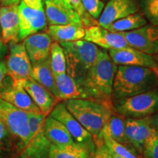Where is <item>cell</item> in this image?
<instances>
[{"label":"cell","instance_id":"cell-1","mask_svg":"<svg viewBox=\"0 0 158 158\" xmlns=\"http://www.w3.org/2000/svg\"><path fill=\"white\" fill-rule=\"evenodd\" d=\"M116 68L117 65L107 51L100 48L95 62L78 84L85 98L113 104L112 92Z\"/></svg>","mask_w":158,"mask_h":158},{"label":"cell","instance_id":"cell-2","mask_svg":"<svg viewBox=\"0 0 158 158\" xmlns=\"http://www.w3.org/2000/svg\"><path fill=\"white\" fill-rule=\"evenodd\" d=\"M65 107L91 133L95 142L110 116L115 113L113 104L89 98L62 100Z\"/></svg>","mask_w":158,"mask_h":158},{"label":"cell","instance_id":"cell-3","mask_svg":"<svg viewBox=\"0 0 158 158\" xmlns=\"http://www.w3.org/2000/svg\"><path fill=\"white\" fill-rule=\"evenodd\" d=\"M158 81L152 68L117 65L114 79L112 100L128 98L157 87Z\"/></svg>","mask_w":158,"mask_h":158},{"label":"cell","instance_id":"cell-4","mask_svg":"<svg viewBox=\"0 0 158 158\" xmlns=\"http://www.w3.org/2000/svg\"><path fill=\"white\" fill-rule=\"evenodd\" d=\"M59 43L64 51L66 73L78 84L95 62L100 48L85 40Z\"/></svg>","mask_w":158,"mask_h":158},{"label":"cell","instance_id":"cell-5","mask_svg":"<svg viewBox=\"0 0 158 158\" xmlns=\"http://www.w3.org/2000/svg\"><path fill=\"white\" fill-rule=\"evenodd\" d=\"M116 113L125 118H143L158 111V88L128 98L113 99Z\"/></svg>","mask_w":158,"mask_h":158},{"label":"cell","instance_id":"cell-6","mask_svg":"<svg viewBox=\"0 0 158 158\" xmlns=\"http://www.w3.org/2000/svg\"><path fill=\"white\" fill-rule=\"evenodd\" d=\"M19 40L39 32L46 28L47 20L43 0H20L18 5Z\"/></svg>","mask_w":158,"mask_h":158},{"label":"cell","instance_id":"cell-7","mask_svg":"<svg viewBox=\"0 0 158 158\" xmlns=\"http://www.w3.org/2000/svg\"><path fill=\"white\" fill-rule=\"evenodd\" d=\"M29 112L19 109L0 98V120L16 143L18 152L29 139Z\"/></svg>","mask_w":158,"mask_h":158},{"label":"cell","instance_id":"cell-8","mask_svg":"<svg viewBox=\"0 0 158 158\" xmlns=\"http://www.w3.org/2000/svg\"><path fill=\"white\" fill-rule=\"evenodd\" d=\"M45 119L42 113L29 114V139L18 152V158H48L51 143L44 133Z\"/></svg>","mask_w":158,"mask_h":158},{"label":"cell","instance_id":"cell-9","mask_svg":"<svg viewBox=\"0 0 158 158\" xmlns=\"http://www.w3.org/2000/svg\"><path fill=\"white\" fill-rule=\"evenodd\" d=\"M49 115L62 122L68 129L74 141L86 148L89 155L94 151L95 143L92 135L70 114L62 101L57 102Z\"/></svg>","mask_w":158,"mask_h":158},{"label":"cell","instance_id":"cell-10","mask_svg":"<svg viewBox=\"0 0 158 158\" xmlns=\"http://www.w3.org/2000/svg\"><path fill=\"white\" fill-rule=\"evenodd\" d=\"M9 43L10 51L5 64L7 76L13 81L30 78L32 64L23 43Z\"/></svg>","mask_w":158,"mask_h":158},{"label":"cell","instance_id":"cell-11","mask_svg":"<svg viewBox=\"0 0 158 158\" xmlns=\"http://www.w3.org/2000/svg\"><path fill=\"white\" fill-rule=\"evenodd\" d=\"M8 78L0 87V98L25 111L42 113L23 87V80L13 81Z\"/></svg>","mask_w":158,"mask_h":158},{"label":"cell","instance_id":"cell-12","mask_svg":"<svg viewBox=\"0 0 158 158\" xmlns=\"http://www.w3.org/2000/svg\"><path fill=\"white\" fill-rule=\"evenodd\" d=\"M132 48L146 54L154 55L158 52V27L151 23L129 31L120 32Z\"/></svg>","mask_w":158,"mask_h":158},{"label":"cell","instance_id":"cell-13","mask_svg":"<svg viewBox=\"0 0 158 158\" xmlns=\"http://www.w3.org/2000/svg\"><path fill=\"white\" fill-rule=\"evenodd\" d=\"M45 12L49 25H78L82 21L69 0H44Z\"/></svg>","mask_w":158,"mask_h":158},{"label":"cell","instance_id":"cell-14","mask_svg":"<svg viewBox=\"0 0 158 158\" xmlns=\"http://www.w3.org/2000/svg\"><path fill=\"white\" fill-rule=\"evenodd\" d=\"M84 40L106 50L130 47L121 33L114 32L99 25L85 29Z\"/></svg>","mask_w":158,"mask_h":158},{"label":"cell","instance_id":"cell-15","mask_svg":"<svg viewBox=\"0 0 158 158\" xmlns=\"http://www.w3.org/2000/svg\"><path fill=\"white\" fill-rule=\"evenodd\" d=\"M108 51L109 56L116 65L140 66L152 69L158 67V63L153 55L146 54L132 47Z\"/></svg>","mask_w":158,"mask_h":158},{"label":"cell","instance_id":"cell-16","mask_svg":"<svg viewBox=\"0 0 158 158\" xmlns=\"http://www.w3.org/2000/svg\"><path fill=\"white\" fill-rule=\"evenodd\" d=\"M139 10L138 0H109L99 17L98 25L105 27Z\"/></svg>","mask_w":158,"mask_h":158},{"label":"cell","instance_id":"cell-17","mask_svg":"<svg viewBox=\"0 0 158 158\" xmlns=\"http://www.w3.org/2000/svg\"><path fill=\"white\" fill-rule=\"evenodd\" d=\"M153 130L143 118H126L124 135L127 145L141 154L144 143Z\"/></svg>","mask_w":158,"mask_h":158},{"label":"cell","instance_id":"cell-18","mask_svg":"<svg viewBox=\"0 0 158 158\" xmlns=\"http://www.w3.org/2000/svg\"><path fill=\"white\" fill-rule=\"evenodd\" d=\"M18 5L19 3L3 5L0 7V28L2 40L4 43L20 41Z\"/></svg>","mask_w":158,"mask_h":158},{"label":"cell","instance_id":"cell-19","mask_svg":"<svg viewBox=\"0 0 158 158\" xmlns=\"http://www.w3.org/2000/svg\"><path fill=\"white\" fill-rule=\"evenodd\" d=\"M23 87L40 111L48 116L59 100L44 86L31 78L23 81Z\"/></svg>","mask_w":158,"mask_h":158},{"label":"cell","instance_id":"cell-20","mask_svg":"<svg viewBox=\"0 0 158 158\" xmlns=\"http://www.w3.org/2000/svg\"><path fill=\"white\" fill-rule=\"evenodd\" d=\"M23 43L32 64L49 56L52 39L47 32H37L26 37Z\"/></svg>","mask_w":158,"mask_h":158},{"label":"cell","instance_id":"cell-21","mask_svg":"<svg viewBox=\"0 0 158 158\" xmlns=\"http://www.w3.org/2000/svg\"><path fill=\"white\" fill-rule=\"evenodd\" d=\"M31 78L51 92L59 100V94L55 82L54 75L51 70L50 56L43 60L32 63Z\"/></svg>","mask_w":158,"mask_h":158},{"label":"cell","instance_id":"cell-22","mask_svg":"<svg viewBox=\"0 0 158 158\" xmlns=\"http://www.w3.org/2000/svg\"><path fill=\"white\" fill-rule=\"evenodd\" d=\"M44 133L51 144L66 146L76 143L64 124L50 115L45 117Z\"/></svg>","mask_w":158,"mask_h":158},{"label":"cell","instance_id":"cell-23","mask_svg":"<svg viewBox=\"0 0 158 158\" xmlns=\"http://www.w3.org/2000/svg\"><path fill=\"white\" fill-rule=\"evenodd\" d=\"M125 120V117L116 112L112 114L102 127L98 141L94 142L95 144L102 142V138L107 137L114 139L118 143L127 146L124 135Z\"/></svg>","mask_w":158,"mask_h":158},{"label":"cell","instance_id":"cell-24","mask_svg":"<svg viewBox=\"0 0 158 158\" xmlns=\"http://www.w3.org/2000/svg\"><path fill=\"white\" fill-rule=\"evenodd\" d=\"M48 34L55 42H71L83 40L85 35V29L78 25H50Z\"/></svg>","mask_w":158,"mask_h":158},{"label":"cell","instance_id":"cell-25","mask_svg":"<svg viewBox=\"0 0 158 158\" xmlns=\"http://www.w3.org/2000/svg\"><path fill=\"white\" fill-rule=\"evenodd\" d=\"M54 78L60 101L70 99L85 98L76 81L67 73L54 75Z\"/></svg>","mask_w":158,"mask_h":158},{"label":"cell","instance_id":"cell-26","mask_svg":"<svg viewBox=\"0 0 158 158\" xmlns=\"http://www.w3.org/2000/svg\"><path fill=\"white\" fill-rule=\"evenodd\" d=\"M48 158H89V152L76 143L66 146L51 144Z\"/></svg>","mask_w":158,"mask_h":158},{"label":"cell","instance_id":"cell-27","mask_svg":"<svg viewBox=\"0 0 158 158\" xmlns=\"http://www.w3.org/2000/svg\"><path fill=\"white\" fill-rule=\"evenodd\" d=\"M146 24H147V20L141 13L136 12L133 14L114 21L105 27V28L114 32H122L134 30Z\"/></svg>","mask_w":158,"mask_h":158},{"label":"cell","instance_id":"cell-28","mask_svg":"<svg viewBox=\"0 0 158 158\" xmlns=\"http://www.w3.org/2000/svg\"><path fill=\"white\" fill-rule=\"evenodd\" d=\"M50 62L54 75L66 73V58L64 49L57 42L51 43L50 48Z\"/></svg>","mask_w":158,"mask_h":158},{"label":"cell","instance_id":"cell-29","mask_svg":"<svg viewBox=\"0 0 158 158\" xmlns=\"http://www.w3.org/2000/svg\"><path fill=\"white\" fill-rule=\"evenodd\" d=\"M141 13L151 24L158 27V0H138Z\"/></svg>","mask_w":158,"mask_h":158},{"label":"cell","instance_id":"cell-30","mask_svg":"<svg viewBox=\"0 0 158 158\" xmlns=\"http://www.w3.org/2000/svg\"><path fill=\"white\" fill-rule=\"evenodd\" d=\"M102 140L110 151L116 155L121 156L123 158H138L135 154L136 151L133 148L118 143L110 138L104 137Z\"/></svg>","mask_w":158,"mask_h":158},{"label":"cell","instance_id":"cell-31","mask_svg":"<svg viewBox=\"0 0 158 158\" xmlns=\"http://www.w3.org/2000/svg\"><path fill=\"white\" fill-rule=\"evenodd\" d=\"M18 148L15 140L0 120V158H4L13 149Z\"/></svg>","mask_w":158,"mask_h":158},{"label":"cell","instance_id":"cell-32","mask_svg":"<svg viewBox=\"0 0 158 158\" xmlns=\"http://www.w3.org/2000/svg\"><path fill=\"white\" fill-rule=\"evenodd\" d=\"M69 2L81 19L83 27L84 29L88 28L92 26L98 25V21L96 19H94L85 9L84 6L81 0H69Z\"/></svg>","mask_w":158,"mask_h":158},{"label":"cell","instance_id":"cell-33","mask_svg":"<svg viewBox=\"0 0 158 158\" xmlns=\"http://www.w3.org/2000/svg\"><path fill=\"white\" fill-rule=\"evenodd\" d=\"M141 155L143 158H158V132L155 130L144 143Z\"/></svg>","mask_w":158,"mask_h":158},{"label":"cell","instance_id":"cell-34","mask_svg":"<svg viewBox=\"0 0 158 158\" xmlns=\"http://www.w3.org/2000/svg\"><path fill=\"white\" fill-rule=\"evenodd\" d=\"M85 9L94 19H98L104 7L102 0H81Z\"/></svg>","mask_w":158,"mask_h":158},{"label":"cell","instance_id":"cell-35","mask_svg":"<svg viewBox=\"0 0 158 158\" xmlns=\"http://www.w3.org/2000/svg\"><path fill=\"white\" fill-rule=\"evenodd\" d=\"M89 158H113L111 153L103 141L95 144V149L89 155Z\"/></svg>","mask_w":158,"mask_h":158},{"label":"cell","instance_id":"cell-36","mask_svg":"<svg viewBox=\"0 0 158 158\" xmlns=\"http://www.w3.org/2000/svg\"><path fill=\"white\" fill-rule=\"evenodd\" d=\"M143 119L149 124L150 127L153 130L158 132V111L152 115L143 118Z\"/></svg>","mask_w":158,"mask_h":158},{"label":"cell","instance_id":"cell-37","mask_svg":"<svg viewBox=\"0 0 158 158\" xmlns=\"http://www.w3.org/2000/svg\"><path fill=\"white\" fill-rule=\"evenodd\" d=\"M7 76V68H6L5 63L4 62H0V87L2 86L5 82Z\"/></svg>","mask_w":158,"mask_h":158},{"label":"cell","instance_id":"cell-38","mask_svg":"<svg viewBox=\"0 0 158 158\" xmlns=\"http://www.w3.org/2000/svg\"><path fill=\"white\" fill-rule=\"evenodd\" d=\"M20 0H3L2 2L4 5H11V4H16L19 3Z\"/></svg>","mask_w":158,"mask_h":158},{"label":"cell","instance_id":"cell-39","mask_svg":"<svg viewBox=\"0 0 158 158\" xmlns=\"http://www.w3.org/2000/svg\"><path fill=\"white\" fill-rule=\"evenodd\" d=\"M4 44H5V43L2 42V40H0V54L3 52L4 49H5V45H4Z\"/></svg>","mask_w":158,"mask_h":158},{"label":"cell","instance_id":"cell-40","mask_svg":"<svg viewBox=\"0 0 158 158\" xmlns=\"http://www.w3.org/2000/svg\"><path fill=\"white\" fill-rule=\"evenodd\" d=\"M110 153H111L112 157H113V158H123V157H122L121 156H119V155H116L115 153L112 152H110Z\"/></svg>","mask_w":158,"mask_h":158},{"label":"cell","instance_id":"cell-41","mask_svg":"<svg viewBox=\"0 0 158 158\" xmlns=\"http://www.w3.org/2000/svg\"><path fill=\"white\" fill-rule=\"evenodd\" d=\"M153 70H154V71H155L156 76H157V81H158V67H157V68H153Z\"/></svg>","mask_w":158,"mask_h":158},{"label":"cell","instance_id":"cell-42","mask_svg":"<svg viewBox=\"0 0 158 158\" xmlns=\"http://www.w3.org/2000/svg\"><path fill=\"white\" fill-rule=\"evenodd\" d=\"M157 56H158V52H157Z\"/></svg>","mask_w":158,"mask_h":158},{"label":"cell","instance_id":"cell-43","mask_svg":"<svg viewBox=\"0 0 158 158\" xmlns=\"http://www.w3.org/2000/svg\"><path fill=\"white\" fill-rule=\"evenodd\" d=\"M1 1H3V0H1Z\"/></svg>","mask_w":158,"mask_h":158},{"label":"cell","instance_id":"cell-44","mask_svg":"<svg viewBox=\"0 0 158 158\" xmlns=\"http://www.w3.org/2000/svg\"><path fill=\"white\" fill-rule=\"evenodd\" d=\"M102 1H103V0H102Z\"/></svg>","mask_w":158,"mask_h":158}]
</instances>
